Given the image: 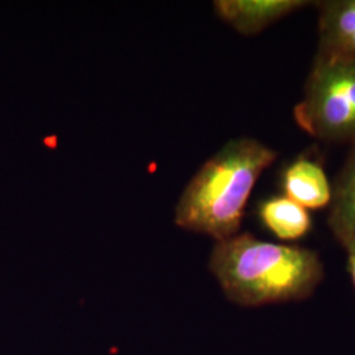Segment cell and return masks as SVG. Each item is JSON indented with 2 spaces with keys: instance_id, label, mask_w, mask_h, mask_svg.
I'll return each instance as SVG.
<instances>
[{
  "instance_id": "1",
  "label": "cell",
  "mask_w": 355,
  "mask_h": 355,
  "mask_svg": "<svg viewBox=\"0 0 355 355\" xmlns=\"http://www.w3.org/2000/svg\"><path fill=\"white\" fill-rule=\"evenodd\" d=\"M208 267L228 300L241 306L305 300L325 275L316 252L262 241L248 232L216 242Z\"/></svg>"
},
{
  "instance_id": "2",
  "label": "cell",
  "mask_w": 355,
  "mask_h": 355,
  "mask_svg": "<svg viewBox=\"0 0 355 355\" xmlns=\"http://www.w3.org/2000/svg\"><path fill=\"white\" fill-rule=\"evenodd\" d=\"M277 158L278 152L262 141H228L191 178L175 207V224L216 242L234 237L257 180Z\"/></svg>"
},
{
  "instance_id": "3",
  "label": "cell",
  "mask_w": 355,
  "mask_h": 355,
  "mask_svg": "<svg viewBox=\"0 0 355 355\" xmlns=\"http://www.w3.org/2000/svg\"><path fill=\"white\" fill-rule=\"evenodd\" d=\"M293 117L318 140L354 144L355 61L315 58Z\"/></svg>"
},
{
  "instance_id": "4",
  "label": "cell",
  "mask_w": 355,
  "mask_h": 355,
  "mask_svg": "<svg viewBox=\"0 0 355 355\" xmlns=\"http://www.w3.org/2000/svg\"><path fill=\"white\" fill-rule=\"evenodd\" d=\"M312 4L305 0H217V17L243 36H254L283 17Z\"/></svg>"
},
{
  "instance_id": "5",
  "label": "cell",
  "mask_w": 355,
  "mask_h": 355,
  "mask_svg": "<svg viewBox=\"0 0 355 355\" xmlns=\"http://www.w3.org/2000/svg\"><path fill=\"white\" fill-rule=\"evenodd\" d=\"M320 60L355 61V0L318 1Z\"/></svg>"
},
{
  "instance_id": "6",
  "label": "cell",
  "mask_w": 355,
  "mask_h": 355,
  "mask_svg": "<svg viewBox=\"0 0 355 355\" xmlns=\"http://www.w3.org/2000/svg\"><path fill=\"white\" fill-rule=\"evenodd\" d=\"M284 196L305 209H318L329 205L331 186L322 166L316 161L300 157L283 174Z\"/></svg>"
},
{
  "instance_id": "7",
  "label": "cell",
  "mask_w": 355,
  "mask_h": 355,
  "mask_svg": "<svg viewBox=\"0 0 355 355\" xmlns=\"http://www.w3.org/2000/svg\"><path fill=\"white\" fill-rule=\"evenodd\" d=\"M328 224L341 245L355 240V142L331 189Z\"/></svg>"
},
{
  "instance_id": "8",
  "label": "cell",
  "mask_w": 355,
  "mask_h": 355,
  "mask_svg": "<svg viewBox=\"0 0 355 355\" xmlns=\"http://www.w3.org/2000/svg\"><path fill=\"white\" fill-rule=\"evenodd\" d=\"M259 218L275 237L286 241L299 240L312 228L308 209L287 196H274L261 204Z\"/></svg>"
},
{
  "instance_id": "9",
  "label": "cell",
  "mask_w": 355,
  "mask_h": 355,
  "mask_svg": "<svg viewBox=\"0 0 355 355\" xmlns=\"http://www.w3.org/2000/svg\"><path fill=\"white\" fill-rule=\"evenodd\" d=\"M343 246L345 252L347 254V266H349V272L352 275L355 288V240L345 242L343 243Z\"/></svg>"
}]
</instances>
